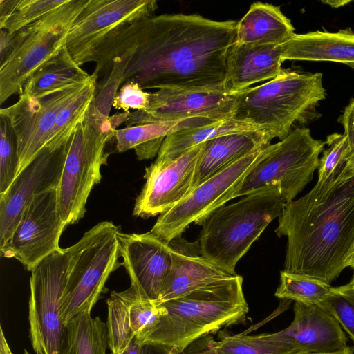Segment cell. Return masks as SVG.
Masks as SVG:
<instances>
[{"instance_id":"6da1fadb","label":"cell","mask_w":354,"mask_h":354,"mask_svg":"<svg viewBox=\"0 0 354 354\" xmlns=\"http://www.w3.org/2000/svg\"><path fill=\"white\" fill-rule=\"evenodd\" d=\"M236 21L197 14H164L137 21L103 44L91 62L94 73L111 70L114 59L131 55L123 84L144 89L224 90L226 58Z\"/></svg>"},{"instance_id":"7a4b0ae2","label":"cell","mask_w":354,"mask_h":354,"mask_svg":"<svg viewBox=\"0 0 354 354\" xmlns=\"http://www.w3.org/2000/svg\"><path fill=\"white\" fill-rule=\"evenodd\" d=\"M278 223L275 233L288 241L283 270L330 284L354 245V178L314 186L285 205Z\"/></svg>"},{"instance_id":"3957f363","label":"cell","mask_w":354,"mask_h":354,"mask_svg":"<svg viewBox=\"0 0 354 354\" xmlns=\"http://www.w3.org/2000/svg\"><path fill=\"white\" fill-rule=\"evenodd\" d=\"M160 305L164 313L137 342L175 354L222 328L245 322L249 310L239 274Z\"/></svg>"},{"instance_id":"277c9868","label":"cell","mask_w":354,"mask_h":354,"mask_svg":"<svg viewBox=\"0 0 354 354\" xmlns=\"http://www.w3.org/2000/svg\"><path fill=\"white\" fill-rule=\"evenodd\" d=\"M234 96L232 118L255 127L271 140H281L296 122L304 123L315 116L326 93L322 73L283 70L275 78Z\"/></svg>"},{"instance_id":"5b68a950","label":"cell","mask_w":354,"mask_h":354,"mask_svg":"<svg viewBox=\"0 0 354 354\" xmlns=\"http://www.w3.org/2000/svg\"><path fill=\"white\" fill-rule=\"evenodd\" d=\"M286 201L277 185H270L224 205L200 224L201 254L221 268L236 273L238 261L266 227L279 218Z\"/></svg>"},{"instance_id":"8992f818","label":"cell","mask_w":354,"mask_h":354,"mask_svg":"<svg viewBox=\"0 0 354 354\" xmlns=\"http://www.w3.org/2000/svg\"><path fill=\"white\" fill-rule=\"evenodd\" d=\"M112 222L97 223L75 244L60 301V313L66 325L91 311L98 301L110 274L121 264L118 234Z\"/></svg>"},{"instance_id":"52a82bcc","label":"cell","mask_w":354,"mask_h":354,"mask_svg":"<svg viewBox=\"0 0 354 354\" xmlns=\"http://www.w3.org/2000/svg\"><path fill=\"white\" fill-rule=\"evenodd\" d=\"M325 145L315 139L309 129H294L284 139L263 149L233 198L277 185L286 203L293 201L312 180Z\"/></svg>"},{"instance_id":"ba28073f","label":"cell","mask_w":354,"mask_h":354,"mask_svg":"<svg viewBox=\"0 0 354 354\" xmlns=\"http://www.w3.org/2000/svg\"><path fill=\"white\" fill-rule=\"evenodd\" d=\"M72 256V246L59 248L32 271L28 304L29 337L35 354H67L68 329L60 301Z\"/></svg>"},{"instance_id":"9c48e42d","label":"cell","mask_w":354,"mask_h":354,"mask_svg":"<svg viewBox=\"0 0 354 354\" xmlns=\"http://www.w3.org/2000/svg\"><path fill=\"white\" fill-rule=\"evenodd\" d=\"M113 137L114 134L97 131L83 120L66 140L57 199L59 215L67 225L84 216L88 196L100 182L101 167L106 162L105 146Z\"/></svg>"},{"instance_id":"30bf717a","label":"cell","mask_w":354,"mask_h":354,"mask_svg":"<svg viewBox=\"0 0 354 354\" xmlns=\"http://www.w3.org/2000/svg\"><path fill=\"white\" fill-rule=\"evenodd\" d=\"M265 147L242 157L201 183L178 204L160 215L149 232L169 243L180 236L191 223L200 225L212 212L234 198Z\"/></svg>"},{"instance_id":"8fae6325","label":"cell","mask_w":354,"mask_h":354,"mask_svg":"<svg viewBox=\"0 0 354 354\" xmlns=\"http://www.w3.org/2000/svg\"><path fill=\"white\" fill-rule=\"evenodd\" d=\"M154 0H88L71 27L65 48L80 66L129 24L153 15Z\"/></svg>"},{"instance_id":"7c38bea8","label":"cell","mask_w":354,"mask_h":354,"mask_svg":"<svg viewBox=\"0 0 354 354\" xmlns=\"http://www.w3.org/2000/svg\"><path fill=\"white\" fill-rule=\"evenodd\" d=\"M66 225L58 211L57 189L37 194L0 248L1 255L17 259L27 270L32 271L60 248L59 239Z\"/></svg>"},{"instance_id":"4fadbf2b","label":"cell","mask_w":354,"mask_h":354,"mask_svg":"<svg viewBox=\"0 0 354 354\" xmlns=\"http://www.w3.org/2000/svg\"><path fill=\"white\" fill-rule=\"evenodd\" d=\"M234 95L222 90L158 89L150 93L147 108L130 112L126 127L195 118L222 121L232 118Z\"/></svg>"},{"instance_id":"5bb4252c","label":"cell","mask_w":354,"mask_h":354,"mask_svg":"<svg viewBox=\"0 0 354 354\" xmlns=\"http://www.w3.org/2000/svg\"><path fill=\"white\" fill-rule=\"evenodd\" d=\"M66 142L57 149L44 147L0 196V248L11 236L24 209L35 196L57 189L64 162Z\"/></svg>"},{"instance_id":"9a60e30c","label":"cell","mask_w":354,"mask_h":354,"mask_svg":"<svg viewBox=\"0 0 354 354\" xmlns=\"http://www.w3.org/2000/svg\"><path fill=\"white\" fill-rule=\"evenodd\" d=\"M86 84L73 86L42 97L21 94L16 103L1 109L0 113L10 120L17 138L19 173L45 147L59 111Z\"/></svg>"},{"instance_id":"2e32d148","label":"cell","mask_w":354,"mask_h":354,"mask_svg":"<svg viewBox=\"0 0 354 354\" xmlns=\"http://www.w3.org/2000/svg\"><path fill=\"white\" fill-rule=\"evenodd\" d=\"M203 144L192 147L172 161L153 162L146 168L145 183L134 204V216L149 218L161 215L187 196Z\"/></svg>"},{"instance_id":"e0dca14e","label":"cell","mask_w":354,"mask_h":354,"mask_svg":"<svg viewBox=\"0 0 354 354\" xmlns=\"http://www.w3.org/2000/svg\"><path fill=\"white\" fill-rule=\"evenodd\" d=\"M70 28L37 30L27 27L17 32L16 48L0 66V104L21 94L29 78L62 51Z\"/></svg>"},{"instance_id":"ac0fdd59","label":"cell","mask_w":354,"mask_h":354,"mask_svg":"<svg viewBox=\"0 0 354 354\" xmlns=\"http://www.w3.org/2000/svg\"><path fill=\"white\" fill-rule=\"evenodd\" d=\"M118 248L131 286L156 300L171 270L172 258L168 243L150 232L118 234Z\"/></svg>"},{"instance_id":"d6986e66","label":"cell","mask_w":354,"mask_h":354,"mask_svg":"<svg viewBox=\"0 0 354 354\" xmlns=\"http://www.w3.org/2000/svg\"><path fill=\"white\" fill-rule=\"evenodd\" d=\"M168 243L172 265L162 291L154 301L156 306L237 275L205 258L201 254L198 241L189 242L180 236Z\"/></svg>"},{"instance_id":"ffe728a7","label":"cell","mask_w":354,"mask_h":354,"mask_svg":"<svg viewBox=\"0 0 354 354\" xmlns=\"http://www.w3.org/2000/svg\"><path fill=\"white\" fill-rule=\"evenodd\" d=\"M281 45H248L234 42L226 58L224 90L230 95L255 83L277 77L281 67Z\"/></svg>"},{"instance_id":"44dd1931","label":"cell","mask_w":354,"mask_h":354,"mask_svg":"<svg viewBox=\"0 0 354 354\" xmlns=\"http://www.w3.org/2000/svg\"><path fill=\"white\" fill-rule=\"evenodd\" d=\"M294 313L293 321L282 330L297 351L326 353L347 346L339 323L323 307L295 302Z\"/></svg>"},{"instance_id":"7402d4cb","label":"cell","mask_w":354,"mask_h":354,"mask_svg":"<svg viewBox=\"0 0 354 354\" xmlns=\"http://www.w3.org/2000/svg\"><path fill=\"white\" fill-rule=\"evenodd\" d=\"M270 142L260 131L228 133L206 141L196 164L190 192L242 157L270 145Z\"/></svg>"},{"instance_id":"603a6c76","label":"cell","mask_w":354,"mask_h":354,"mask_svg":"<svg viewBox=\"0 0 354 354\" xmlns=\"http://www.w3.org/2000/svg\"><path fill=\"white\" fill-rule=\"evenodd\" d=\"M282 62L286 60L335 62L354 64V32L314 31L295 34L281 44Z\"/></svg>"},{"instance_id":"cb8c5ba5","label":"cell","mask_w":354,"mask_h":354,"mask_svg":"<svg viewBox=\"0 0 354 354\" xmlns=\"http://www.w3.org/2000/svg\"><path fill=\"white\" fill-rule=\"evenodd\" d=\"M295 34L290 20L279 6L255 2L237 21L235 42L248 45H281Z\"/></svg>"},{"instance_id":"d4e9b609","label":"cell","mask_w":354,"mask_h":354,"mask_svg":"<svg viewBox=\"0 0 354 354\" xmlns=\"http://www.w3.org/2000/svg\"><path fill=\"white\" fill-rule=\"evenodd\" d=\"M216 122L219 121L205 118H195L136 124L116 129L113 138L118 152L133 149L138 160H147L158 153L165 138L171 133Z\"/></svg>"},{"instance_id":"484cf974","label":"cell","mask_w":354,"mask_h":354,"mask_svg":"<svg viewBox=\"0 0 354 354\" xmlns=\"http://www.w3.org/2000/svg\"><path fill=\"white\" fill-rule=\"evenodd\" d=\"M92 77L93 74L83 70L64 47L29 78L21 94L42 97L73 86L86 84Z\"/></svg>"},{"instance_id":"4316f807","label":"cell","mask_w":354,"mask_h":354,"mask_svg":"<svg viewBox=\"0 0 354 354\" xmlns=\"http://www.w3.org/2000/svg\"><path fill=\"white\" fill-rule=\"evenodd\" d=\"M259 130L251 124L233 118L204 126L181 129L171 133L165 138L153 162L163 164L172 161L192 147L217 136Z\"/></svg>"},{"instance_id":"83f0119b","label":"cell","mask_w":354,"mask_h":354,"mask_svg":"<svg viewBox=\"0 0 354 354\" xmlns=\"http://www.w3.org/2000/svg\"><path fill=\"white\" fill-rule=\"evenodd\" d=\"M207 354H294L295 347L281 331L249 335L238 334L213 341L203 350Z\"/></svg>"},{"instance_id":"f1b7e54d","label":"cell","mask_w":354,"mask_h":354,"mask_svg":"<svg viewBox=\"0 0 354 354\" xmlns=\"http://www.w3.org/2000/svg\"><path fill=\"white\" fill-rule=\"evenodd\" d=\"M131 55L125 53L113 60L109 77L96 88L95 97L89 105L84 120L100 132L115 133L109 122L113 100L123 84L125 68Z\"/></svg>"},{"instance_id":"f546056e","label":"cell","mask_w":354,"mask_h":354,"mask_svg":"<svg viewBox=\"0 0 354 354\" xmlns=\"http://www.w3.org/2000/svg\"><path fill=\"white\" fill-rule=\"evenodd\" d=\"M68 346L67 354H106V323L86 313L66 324Z\"/></svg>"},{"instance_id":"4dcf8cb0","label":"cell","mask_w":354,"mask_h":354,"mask_svg":"<svg viewBox=\"0 0 354 354\" xmlns=\"http://www.w3.org/2000/svg\"><path fill=\"white\" fill-rule=\"evenodd\" d=\"M93 75V78L59 111L46 146L53 149L62 146L76 126L84 120L89 105L95 97L97 85V77Z\"/></svg>"},{"instance_id":"1f68e13d","label":"cell","mask_w":354,"mask_h":354,"mask_svg":"<svg viewBox=\"0 0 354 354\" xmlns=\"http://www.w3.org/2000/svg\"><path fill=\"white\" fill-rule=\"evenodd\" d=\"M118 294L124 304L131 334L138 341L156 325L164 308L131 286Z\"/></svg>"},{"instance_id":"d6a6232c","label":"cell","mask_w":354,"mask_h":354,"mask_svg":"<svg viewBox=\"0 0 354 354\" xmlns=\"http://www.w3.org/2000/svg\"><path fill=\"white\" fill-rule=\"evenodd\" d=\"M332 288L330 284L318 279L282 270L274 295L279 299L322 306Z\"/></svg>"},{"instance_id":"836d02e7","label":"cell","mask_w":354,"mask_h":354,"mask_svg":"<svg viewBox=\"0 0 354 354\" xmlns=\"http://www.w3.org/2000/svg\"><path fill=\"white\" fill-rule=\"evenodd\" d=\"M324 149L319 160L318 180L315 186L330 187L341 174L346 164L349 151L348 140L344 133H334L327 136Z\"/></svg>"},{"instance_id":"e575fe53","label":"cell","mask_w":354,"mask_h":354,"mask_svg":"<svg viewBox=\"0 0 354 354\" xmlns=\"http://www.w3.org/2000/svg\"><path fill=\"white\" fill-rule=\"evenodd\" d=\"M19 170L17 138L10 120L0 113V196L8 189Z\"/></svg>"},{"instance_id":"d590c367","label":"cell","mask_w":354,"mask_h":354,"mask_svg":"<svg viewBox=\"0 0 354 354\" xmlns=\"http://www.w3.org/2000/svg\"><path fill=\"white\" fill-rule=\"evenodd\" d=\"M66 0H17L8 17L0 22V28L17 32L41 19Z\"/></svg>"},{"instance_id":"8d00e7d4","label":"cell","mask_w":354,"mask_h":354,"mask_svg":"<svg viewBox=\"0 0 354 354\" xmlns=\"http://www.w3.org/2000/svg\"><path fill=\"white\" fill-rule=\"evenodd\" d=\"M322 307L337 320L354 342V293L343 286L333 287L331 294Z\"/></svg>"},{"instance_id":"74e56055","label":"cell","mask_w":354,"mask_h":354,"mask_svg":"<svg viewBox=\"0 0 354 354\" xmlns=\"http://www.w3.org/2000/svg\"><path fill=\"white\" fill-rule=\"evenodd\" d=\"M150 93L145 92L141 86L133 82H127L122 84L117 93L113 102L116 109L124 112L129 109L142 111L147 108Z\"/></svg>"},{"instance_id":"f35d334b","label":"cell","mask_w":354,"mask_h":354,"mask_svg":"<svg viewBox=\"0 0 354 354\" xmlns=\"http://www.w3.org/2000/svg\"><path fill=\"white\" fill-rule=\"evenodd\" d=\"M338 122L344 127V133L347 138L349 151H351L354 147V97L345 107L342 114L338 118Z\"/></svg>"},{"instance_id":"ab89813d","label":"cell","mask_w":354,"mask_h":354,"mask_svg":"<svg viewBox=\"0 0 354 354\" xmlns=\"http://www.w3.org/2000/svg\"><path fill=\"white\" fill-rule=\"evenodd\" d=\"M17 43V32L5 29L0 31V66H2L14 52Z\"/></svg>"},{"instance_id":"60d3db41","label":"cell","mask_w":354,"mask_h":354,"mask_svg":"<svg viewBox=\"0 0 354 354\" xmlns=\"http://www.w3.org/2000/svg\"><path fill=\"white\" fill-rule=\"evenodd\" d=\"M354 178V147L348 151L346 164L341 174L336 180L339 183H346Z\"/></svg>"},{"instance_id":"b9f144b4","label":"cell","mask_w":354,"mask_h":354,"mask_svg":"<svg viewBox=\"0 0 354 354\" xmlns=\"http://www.w3.org/2000/svg\"><path fill=\"white\" fill-rule=\"evenodd\" d=\"M147 345H141L134 338L121 354H148Z\"/></svg>"},{"instance_id":"7bdbcfd3","label":"cell","mask_w":354,"mask_h":354,"mask_svg":"<svg viewBox=\"0 0 354 354\" xmlns=\"http://www.w3.org/2000/svg\"><path fill=\"white\" fill-rule=\"evenodd\" d=\"M0 354H12L1 325L0 327Z\"/></svg>"},{"instance_id":"ee69618b","label":"cell","mask_w":354,"mask_h":354,"mask_svg":"<svg viewBox=\"0 0 354 354\" xmlns=\"http://www.w3.org/2000/svg\"><path fill=\"white\" fill-rule=\"evenodd\" d=\"M354 347L346 346V348L336 351L326 353H313L306 351H297L294 354H353Z\"/></svg>"},{"instance_id":"f6af8a7d","label":"cell","mask_w":354,"mask_h":354,"mask_svg":"<svg viewBox=\"0 0 354 354\" xmlns=\"http://www.w3.org/2000/svg\"><path fill=\"white\" fill-rule=\"evenodd\" d=\"M346 265V267H351L354 270V245L347 257Z\"/></svg>"},{"instance_id":"bcb514c9","label":"cell","mask_w":354,"mask_h":354,"mask_svg":"<svg viewBox=\"0 0 354 354\" xmlns=\"http://www.w3.org/2000/svg\"><path fill=\"white\" fill-rule=\"evenodd\" d=\"M343 287L354 293V275L353 276L351 280L347 284L344 285Z\"/></svg>"},{"instance_id":"7dc6e473","label":"cell","mask_w":354,"mask_h":354,"mask_svg":"<svg viewBox=\"0 0 354 354\" xmlns=\"http://www.w3.org/2000/svg\"><path fill=\"white\" fill-rule=\"evenodd\" d=\"M181 354H207V353H205L203 351H198V352H195V353H182Z\"/></svg>"},{"instance_id":"c3c4849f","label":"cell","mask_w":354,"mask_h":354,"mask_svg":"<svg viewBox=\"0 0 354 354\" xmlns=\"http://www.w3.org/2000/svg\"><path fill=\"white\" fill-rule=\"evenodd\" d=\"M348 66H351V68H354V64H348Z\"/></svg>"},{"instance_id":"681fc988","label":"cell","mask_w":354,"mask_h":354,"mask_svg":"<svg viewBox=\"0 0 354 354\" xmlns=\"http://www.w3.org/2000/svg\"><path fill=\"white\" fill-rule=\"evenodd\" d=\"M24 354H30L26 350L24 351Z\"/></svg>"},{"instance_id":"f907efd6","label":"cell","mask_w":354,"mask_h":354,"mask_svg":"<svg viewBox=\"0 0 354 354\" xmlns=\"http://www.w3.org/2000/svg\"><path fill=\"white\" fill-rule=\"evenodd\" d=\"M111 354H112V353H111Z\"/></svg>"}]
</instances>
